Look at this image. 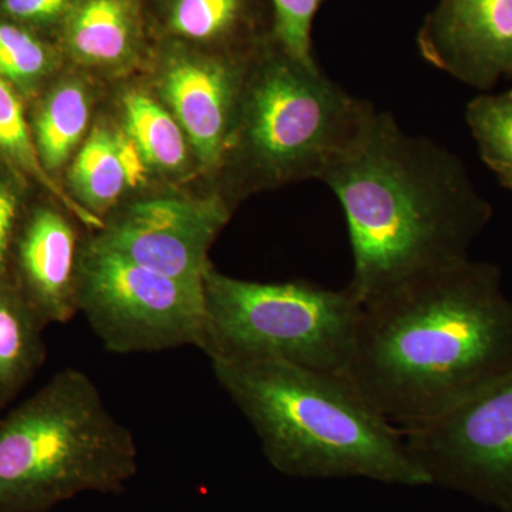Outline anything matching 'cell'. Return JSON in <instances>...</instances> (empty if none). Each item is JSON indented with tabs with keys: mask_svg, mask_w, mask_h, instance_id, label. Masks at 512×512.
I'll return each instance as SVG.
<instances>
[{
	"mask_svg": "<svg viewBox=\"0 0 512 512\" xmlns=\"http://www.w3.org/2000/svg\"><path fill=\"white\" fill-rule=\"evenodd\" d=\"M345 375L402 431L512 376V301L497 266L447 269L363 308Z\"/></svg>",
	"mask_w": 512,
	"mask_h": 512,
	"instance_id": "6da1fadb",
	"label": "cell"
},
{
	"mask_svg": "<svg viewBox=\"0 0 512 512\" xmlns=\"http://www.w3.org/2000/svg\"><path fill=\"white\" fill-rule=\"evenodd\" d=\"M348 221L353 276L365 306L468 261L491 207L447 148L375 111L323 175Z\"/></svg>",
	"mask_w": 512,
	"mask_h": 512,
	"instance_id": "7a4b0ae2",
	"label": "cell"
},
{
	"mask_svg": "<svg viewBox=\"0 0 512 512\" xmlns=\"http://www.w3.org/2000/svg\"><path fill=\"white\" fill-rule=\"evenodd\" d=\"M211 367L279 473L296 478H367L404 487L431 485L403 431L345 373L235 357H212Z\"/></svg>",
	"mask_w": 512,
	"mask_h": 512,
	"instance_id": "3957f363",
	"label": "cell"
},
{
	"mask_svg": "<svg viewBox=\"0 0 512 512\" xmlns=\"http://www.w3.org/2000/svg\"><path fill=\"white\" fill-rule=\"evenodd\" d=\"M375 111L318 64L293 59L272 36L249 62L227 154L211 185L238 205L255 192L322 180Z\"/></svg>",
	"mask_w": 512,
	"mask_h": 512,
	"instance_id": "277c9868",
	"label": "cell"
},
{
	"mask_svg": "<svg viewBox=\"0 0 512 512\" xmlns=\"http://www.w3.org/2000/svg\"><path fill=\"white\" fill-rule=\"evenodd\" d=\"M138 471L133 433L86 373L64 369L0 420V512H49L121 494Z\"/></svg>",
	"mask_w": 512,
	"mask_h": 512,
	"instance_id": "5b68a950",
	"label": "cell"
},
{
	"mask_svg": "<svg viewBox=\"0 0 512 512\" xmlns=\"http://www.w3.org/2000/svg\"><path fill=\"white\" fill-rule=\"evenodd\" d=\"M202 296V352L210 359H276L319 372H346L363 313L348 288L245 281L222 274L211 262L202 276Z\"/></svg>",
	"mask_w": 512,
	"mask_h": 512,
	"instance_id": "8992f818",
	"label": "cell"
},
{
	"mask_svg": "<svg viewBox=\"0 0 512 512\" xmlns=\"http://www.w3.org/2000/svg\"><path fill=\"white\" fill-rule=\"evenodd\" d=\"M77 311L104 349L117 355L204 348L202 285L151 271L84 237L77 271Z\"/></svg>",
	"mask_w": 512,
	"mask_h": 512,
	"instance_id": "52a82bcc",
	"label": "cell"
},
{
	"mask_svg": "<svg viewBox=\"0 0 512 512\" xmlns=\"http://www.w3.org/2000/svg\"><path fill=\"white\" fill-rule=\"evenodd\" d=\"M235 208L211 184L197 191L158 185L121 202L90 235L151 271L202 285L210 249Z\"/></svg>",
	"mask_w": 512,
	"mask_h": 512,
	"instance_id": "ba28073f",
	"label": "cell"
},
{
	"mask_svg": "<svg viewBox=\"0 0 512 512\" xmlns=\"http://www.w3.org/2000/svg\"><path fill=\"white\" fill-rule=\"evenodd\" d=\"M403 436L431 484L512 512V376Z\"/></svg>",
	"mask_w": 512,
	"mask_h": 512,
	"instance_id": "9c48e42d",
	"label": "cell"
},
{
	"mask_svg": "<svg viewBox=\"0 0 512 512\" xmlns=\"http://www.w3.org/2000/svg\"><path fill=\"white\" fill-rule=\"evenodd\" d=\"M254 55H224L170 42L151 53L141 73L183 128L208 184L227 154Z\"/></svg>",
	"mask_w": 512,
	"mask_h": 512,
	"instance_id": "30bf717a",
	"label": "cell"
},
{
	"mask_svg": "<svg viewBox=\"0 0 512 512\" xmlns=\"http://www.w3.org/2000/svg\"><path fill=\"white\" fill-rule=\"evenodd\" d=\"M82 222L37 191L20 222L9 262V285L45 326L67 323L77 311ZM89 231V229H87Z\"/></svg>",
	"mask_w": 512,
	"mask_h": 512,
	"instance_id": "8fae6325",
	"label": "cell"
},
{
	"mask_svg": "<svg viewBox=\"0 0 512 512\" xmlns=\"http://www.w3.org/2000/svg\"><path fill=\"white\" fill-rule=\"evenodd\" d=\"M431 66L470 86L512 74V0H440L417 36Z\"/></svg>",
	"mask_w": 512,
	"mask_h": 512,
	"instance_id": "7c38bea8",
	"label": "cell"
},
{
	"mask_svg": "<svg viewBox=\"0 0 512 512\" xmlns=\"http://www.w3.org/2000/svg\"><path fill=\"white\" fill-rule=\"evenodd\" d=\"M59 37L66 63L104 84L143 73L153 53L138 0H76Z\"/></svg>",
	"mask_w": 512,
	"mask_h": 512,
	"instance_id": "4fadbf2b",
	"label": "cell"
},
{
	"mask_svg": "<svg viewBox=\"0 0 512 512\" xmlns=\"http://www.w3.org/2000/svg\"><path fill=\"white\" fill-rule=\"evenodd\" d=\"M107 111L156 185L202 178L183 128L141 74L109 84Z\"/></svg>",
	"mask_w": 512,
	"mask_h": 512,
	"instance_id": "5bb4252c",
	"label": "cell"
},
{
	"mask_svg": "<svg viewBox=\"0 0 512 512\" xmlns=\"http://www.w3.org/2000/svg\"><path fill=\"white\" fill-rule=\"evenodd\" d=\"M109 84L66 64L28 103L30 130L47 173L63 184L67 165L89 136Z\"/></svg>",
	"mask_w": 512,
	"mask_h": 512,
	"instance_id": "9a60e30c",
	"label": "cell"
},
{
	"mask_svg": "<svg viewBox=\"0 0 512 512\" xmlns=\"http://www.w3.org/2000/svg\"><path fill=\"white\" fill-rule=\"evenodd\" d=\"M63 185L101 225L121 202L158 187L106 109L100 110L92 131L67 165Z\"/></svg>",
	"mask_w": 512,
	"mask_h": 512,
	"instance_id": "2e32d148",
	"label": "cell"
},
{
	"mask_svg": "<svg viewBox=\"0 0 512 512\" xmlns=\"http://www.w3.org/2000/svg\"><path fill=\"white\" fill-rule=\"evenodd\" d=\"M164 28L175 43L224 55H254L272 39L259 29L255 0H167Z\"/></svg>",
	"mask_w": 512,
	"mask_h": 512,
	"instance_id": "e0dca14e",
	"label": "cell"
},
{
	"mask_svg": "<svg viewBox=\"0 0 512 512\" xmlns=\"http://www.w3.org/2000/svg\"><path fill=\"white\" fill-rule=\"evenodd\" d=\"M0 163L35 185L63 205L90 232L101 228V222L73 200L62 183L47 173L37 154L30 130L28 103L9 83L0 79Z\"/></svg>",
	"mask_w": 512,
	"mask_h": 512,
	"instance_id": "ac0fdd59",
	"label": "cell"
},
{
	"mask_svg": "<svg viewBox=\"0 0 512 512\" xmlns=\"http://www.w3.org/2000/svg\"><path fill=\"white\" fill-rule=\"evenodd\" d=\"M45 328L12 286H0V410L25 389L45 362Z\"/></svg>",
	"mask_w": 512,
	"mask_h": 512,
	"instance_id": "d6986e66",
	"label": "cell"
},
{
	"mask_svg": "<svg viewBox=\"0 0 512 512\" xmlns=\"http://www.w3.org/2000/svg\"><path fill=\"white\" fill-rule=\"evenodd\" d=\"M59 43L0 16V79L30 103L66 66Z\"/></svg>",
	"mask_w": 512,
	"mask_h": 512,
	"instance_id": "ffe728a7",
	"label": "cell"
},
{
	"mask_svg": "<svg viewBox=\"0 0 512 512\" xmlns=\"http://www.w3.org/2000/svg\"><path fill=\"white\" fill-rule=\"evenodd\" d=\"M466 117L488 167L512 168V92L477 97L468 104Z\"/></svg>",
	"mask_w": 512,
	"mask_h": 512,
	"instance_id": "44dd1931",
	"label": "cell"
},
{
	"mask_svg": "<svg viewBox=\"0 0 512 512\" xmlns=\"http://www.w3.org/2000/svg\"><path fill=\"white\" fill-rule=\"evenodd\" d=\"M272 36L293 59L315 63L312 56V23L323 0H269Z\"/></svg>",
	"mask_w": 512,
	"mask_h": 512,
	"instance_id": "7402d4cb",
	"label": "cell"
},
{
	"mask_svg": "<svg viewBox=\"0 0 512 512\" xmlns=\"http://www.w3.org/2000/svg\"><path fill=\"white\" fill-rule=\"evenodd\" d=\"M39 191L23 175L0 163V286L9 284L13 242L30 201Z\"/></svg>",
	"mask_w": 512,
	"mask_h": 512,
	"instance_id": "603a6c76",
	"label": "cell"
},
{
	"mask_svg": "<svg viewBox=\"0 0 512 512\" xmlns=\"http://www.w3.org/2000/svg\"><path fill=\"white\" fill-rule=\"evenodd\" d=\"M76 0H0V16L43 35V30H60Z\"/></svg>",
	"mask_w": 512,
	"mask_h": 512,
	"instance_id": "cb8c5ba5",
	"label": "cell"
},
{
	"mask_svg": "<svg viewBox=\"0 0 512 512\" xmlns=\"http://www.w3.org/2000/svg\"><path fill=\"white\" fill-rule=\"evenodd\" d=\"M494 173L498 175L501 183H503L508 190L512 191V168H498V170H494Z\"/></svg>",
	"mask_w": 512,
	"mask_h": 512,
	"instance_id": "d4e9b609",
	"label": "cell"
}]
</instances>
